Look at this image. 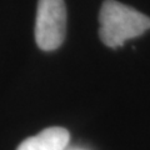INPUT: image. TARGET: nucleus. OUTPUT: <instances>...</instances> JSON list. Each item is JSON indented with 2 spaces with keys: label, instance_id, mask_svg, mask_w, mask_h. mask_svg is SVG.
<instances>
[{
  "label": "nucleus",
  "instance_id": "obj_3",
  "mask_svg": "<svg viewBox=\"0 0 150 150\" xmlns=\"http://www.w3.org/2000/svg\"><path fill=\"white\" fill-rule=\"evenodd\" d=\"M69 140L70 134L67 129L53 126L25 139L16 150H65Z\"/></svg>",
  "mask_w": 150,
  "mask_h": 150
},
{
  "label": "nucleus",
  "instance_id": "obj_2",
  "mask_svg": "<svg viewBox=\"0 0 150 150\" xmlns=\"http://www.w3.org/2000/svg\"><path fill=\"white\" fill-rule=\"evenodd\" d=\"M67 31L64 0H39L35 21V40L41 50L51 51L63 44Z\"/></svg>",
  "mask_w": 150,
  "mask_h": 150
},
{
  "label": "nucleus",
  "instance_id": "obj_1",
  "mask_svg": "<svg viewBox=\"0 0 150 150\" xmlns=\"http://www.w3.org/2000/svg\"><path fill=\"white\" fill-rule=\"evenodd\" d=\"M101 41L109 48L121 46L150 29V18L116 0H105L99 14Z\"/></svg>",
  "mask_w": 150,
  "mask_h": 150
}]
</instances>
